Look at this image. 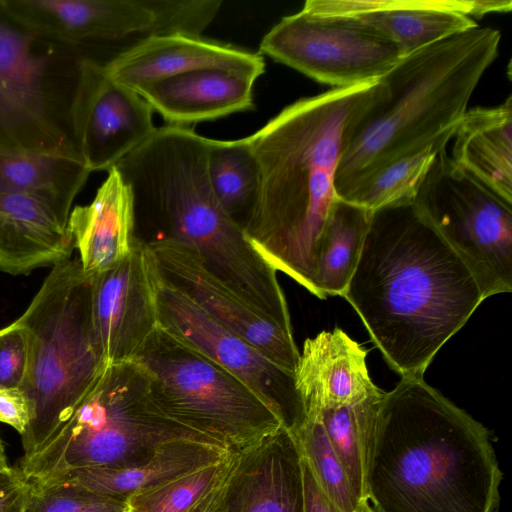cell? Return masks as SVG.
<instances>
[{"label":"cell","mask_w":512,"mask_h":512,"mask_svg":"<svg viewBox=\"0 0 512 512\" xmlns=\"http://www.w3.org/2000/svg\"><path fill=\"white\" fill-rule=\"evenodd\" d=\"M342 296L402 378H423L483 301L466 265L412 202L372 211Z\"/></svg>","instance_id":"cell-1"},{"label":"cell","mask_w":512,"mask_h":512,"mask_svg":"<svg viewBox=\"0 0 512 512\" xmlns=\"http://www.w3.org/2000/svg\"><path fill=\"white\" fill-rule=\"evenodd\" d=\"M377 89L378 82L299 99L247 137L260 188L244 232L276 271L317 297L318 245L338 199V166Z\"/></svg>","instance_id":"cell-2"},{"label":"cell","mask_w":512,"mask_h":512,"mask_svg":"<svg viewBox=\"0 0 512 512\" xmlns=\"http://www.w3.org/2000/svg\"><path fill=\"white\" fill-rule=\"evenodd\" d=\"M502 477L487 428L423 378L384 392L365 466L377 512H497Z\"/></svg>","instance_id":"cell-3"},{"label":"cell","mask_w":512,"mask_h":512,"mask_svg":"<svg viewBox=\"0 0 512 512\" xmlns=\"http://www.w3.org/2000/svg\"><path fill=\"white\" fill-rule=\"evenodd\" d=\"M500 38L499 30L477 25L401 56L349 134L335 179L338 198L383 164L457 128Z\"/></svg>","instance_id":"cell-4"},{"label":"cell","mask_w":512,"mask_h":512,"mask_svg":"<svg viewBox=\"0 0 512 512\" xmlns=\"http://www.w3.org/2000/svg\"><path fill=\"white\" fill-rule=\"evenodd\" d=\"M93 277L78 258L55 264L17 319L28 340L21 389L32 407V420L21 435L20 461L41 450L108 365L94 325Z\"/></svg>","instance_id":"cell-5"},{"label":"cell","mask_w":512,"mask_h":512,"mask_svg":"<svg viewBox=\"0 0 512 512\" xmlns=\"http://www.w3.org/2000/svg\"><path fill=\"white\" fill-rule=\"evenodd\" d=\"M184 439L215 444L159 409L140 364H108L67 421L19 467L34 481L76 468L132 467L147 462L163 444Z\"/></svg>","instance_id":"cell-6"},{"label":"cell","mask_w":512,"mask_h":512,"mask_svg":"<svg viewBox=\"0 0 512 512\" xmlns=\"http://www.w3.org/2000/svg\"><path fill=\"white\" fill-rule=\"evenodd\" d=\"M133 361L170 419L229 451L241 452L284 428L276 412L232 373L160 326Z\"/></svg>","instance_id":"cell-7"},{"label":"cell","mask_w":512,"mask_h":512,"mask_svg":"<svg viewBox=\"0 0 512 512\" xmlns=\"http://www.w3.org/2000/svg\"><path fill=\"white\" fill-rule=\"evenodd\" d=\"M86 56L36 35L0 0V153L82 161L71 106Z\"/></svg>","instance_id":"cell-8"},{"label":"cell","mask_w":512,"mask_h":512,"mask_svg":"<svg viewBox=\"0 0 512 512\" xmlns=\"http://www.w3.org/2000/svg\"><path fill=\"white\" fill-rule=\"evenodd\" d=\"M412 204L466 265L483 300L512 291V203L443 150Z\"/></svg>","instance_id":"cell-9"},{"label":"cell","mask_w":512,"mask_h":512,"mask_svg":"<svg viewBox=\"0 0 512 512\" xmlns=\"http://www.w3.org/2000/svg\"><path fill=\"white\" fill-rule=\"evenodd\" d=\"M259 54L333 88L376 83L401 57L393 43L369 28L303 8L264 35Z\"/></svg>","instance_id":"cell-10"},{"label":"cell","mask_w":512,"mask_h":512,"mask_svg":"<svg viewBox=\"0 0 512 512\" xmlns=\"http://www.w3.org/2000/svg\"><path fill=\"white\" fill-rule=\"evenodd\" d=\"M36 35L62 45L108 49L113 59L139 42L175 33L180 11L173 0H2Z\"/></svg>","instance_id":"cell-11"},{"label":"cell","mask_w":512,"mask_h":512,"mask_svg":"<svg viewBox=\"0 0 512 512\" xmlns=\"http://www.w3.org/2000/svg\"><path fill=\"white\" fill-rule=\"evenodd\" d=\"M152 275L158 326L240 379L276 412L285 429L296 432L305 422L306 412L295 373L273 362L162 282L153 267Z\"/></svg>","instance_id":"cell-12"},{"label":"cell","mask_w":512,"mask_h":512,"mask_svg":"<svg viewBox=\"0 0 512 512\" xmlns=\"http://www.w3.org/2000/svg\"><path fill=\"white\" fill-rule=\"evenodd\" d=\"M105 63L83 58L71 106L74 138L90 172L109 171L157 129L153 108L111 78Z\"/></svg>","instance_id":"cell-13"},{"label":"cell","mask_w":512,"mask_h":512,"mask_svg":"<svg viewBox=\"0 0 512 512\" xmlns=\"http://www.w3.org/2000/svg\"><path fill=\"white\" fill-rule=\"evenodd\" d=\"M156 276L189 298L213 319L257 348L281 367L294 372L300 352L293 333L255 310L209 273L198 255L172 238L145 241Z\"/></svg>","instance_id":"cell-14"},{"label":"cell","mask_w":512,"mask_h":512,"mask_svg":"<svg viewBox=\"0 0 512 512\" xmlns=\"http://www.w3.org/2000/svg\"><path fill=\"white\" fill-rule=\"evenodd\" d=\"M92 310L106 363L133 361L158 327L152 267L143 239L136 237L123 260L94 274Z\"/></svg>","instance_id":"cell-15"},{"label":"cell","mask_w":512,"mask_h":512,"mask_svg":"<svg viewBox=\"0 0 512 512\" xmlns=\"http://www.w3.org/2000/svg\"><path fill=\"white\" fill-rule=\"evenodd\" d=\"M210 512H305L302 455L283 428L236 452Z\"/></svg>","instance_id":"cell-16"},{"label":"cell","mask_w":512,"mask_h":512,"mask_svg":"<svg viewBox=\"0 0 512 512\" xmlns=\"http://www.w3.org/2000/svg\"><path fill=\"white\" fill-rule=\"evenodd\" d=\"M473 6V0H308L303 9L369 28L403 56L476 27Z\"/></svg>","instance_id":"cell-17"},{"label":"cell","mask_w":512,"mask_h":512,"mask_svg":"<svg viewBox=\"0 0 512 512\" xmlns=\"http://www.w3.org/2000/svg\"><path fill=\"white\" fill-rule=\"evenodd\" d=\"M115 81L137 91L140 87L185 72L219 68L256 79L265 71L259 53L205 39L202 36L165 34L149 37L105 63Z\"/></svg>","instance_id":"cell-18"},{"label":"cell","mask_w":512,"mask_h":512,"mask_svg":"<svg viewBox=\"0 0 512 512\" xmlns=\"http://www.w3.org/2000/svg\"><path fill=\"white\" fill-rule=\"evenodd\" d=\"M69 216L35 197L0 192V271L26 275L71 258Z\"/></svg>","instance_id":"cell-19"},{"label":"cell","mask_w":512,"mask_h":512,"mask_svg":"<svg viewBox=\"0 0 512 512\" xmlns=\"http://www.w3.org/2000/svg\"><path fill=\"white\" fill-rule=\"evenodd\" d=\"M255 80L245 73L208 68L161 79L136 92L168 125L186 127L251 110Z\"/></svg>","instance_id":"cell-20"},{"label":"cell","mask_w":512,"mask_h":512,"mask_svg":"<svg viewBox=\"0 0 512 512\" xmlns=\"http://www.w3.org/2000/svg\"><path fill=\"white\" fill-rule=\"evenodd\" d=\"M366 356L367 351L340 328L308 338L295 371L304 407L337 408L375 392Z\"/></svg>","instance_id":"cell-21"},{"label":"cell","mask_w":512,"mask_h":512,"mask_svg":"<svg viewBox=\"0 0 512 512\" xmlns=\"http://www.w3.org/2000/svg\"><path fill=\"white\" fill-rule=\"evenodd\" d=\"M68 229L87 273L104 271L132 251L136 237L130 199L114 167L92 202L71 210Z\"/></svg>","instance_id":"cell-22"},{"label":"cell","mask_w":512,"mask_h":512,"mask_svg":"<svg viewBox=\"0 0 512 512\" xmlns=\"http://www.w3.org/2000/svg\"><path fill=\"white\" fill-rule=\"evenodd\" d=\"M229 452L222 446L208 442L175 440L163 444L151 459L140 465L126 468H76L46 481H68L101 496L127 500L137 491L214 464Z\"/></svg>","instance_id":"cell-23"},{"label":"cell","mask_w":512,"mask_h":512,"mask_svg":"<svg viewBox=\"0 0 512 512\" xmlns=\"http://www.w3.org/2000/svg\"><path fill=\"white\" fill-rule=\"evenodd\" d=\"M453 139L455 163L512 203V96L495 107L467 110Z\"/></svg>","instance_id":"cell-24"},{"label":"cell","mask_w":512,"mask_h":512,"mask_svg":"<svg viewBox=\"0 0 512 512\" xmlns=\"http://www.w3.org/2000/svg\"><path fill=\"white\" fill-rule=\"evenodd\" d=\"M90 173L82 161L65 156L0 153V192L35 197L66 215Z\"/></svg>","instance_id":"cell-25"},{"label":"cell","mask_w":512,"mask_h":512,"mask_svg":"<svg viewBox=\"0 0 512 512\" xmlns=\"http://www.w3.org/2000/svg\"><path fill=\"white\" fill-rule=\"evenodd\" d=\"M372 211L338 198L323 228L317 253L318 297L342 296L357 266Z\"/></svg>","instance_id":"cell-26"},{"label":"cell","mask_w":512,"mask_h":512,"mask_svg":"<svg viewBox=\"0 0 512 512\" xmlns=\"http://www.w3.org/2000/svg\"><path fill=\"white\" fill-rule=\"evenodd\" d=\"M207 174L222 210L243 230L257 202L260 173L248 138L210 141Z\"/></svg>","instance_id":"cell-27"},{"label":"cell","mask_w":512,"mask_h":512,"mask_svg":"<svg viewBox=\"0 0 512 512\" xmlns=\"http://www.w3.org/2000/svg\"><path fill=\"white\" fill-rule=\"evenodd\" d=\"M456 128L383 164L367 175L345 199L369 211L412 202L435 157L446 150Z\"/></svg>","instance_id":"cell-28"},{"label":"cell","mask_w":512,"mask_h":512,"mask_svg":"<svg viewBox=\"0 0 512 512\" xmlns=\"http://www.w3.org/2000/svg\"><path fill=\"white\" fill-rule=\"evenodd\" d=\"M384 391L377 389L365 399L337 408H306L321 422L329 443L350 483L362 500L366 497L365 466L370 430Z\"/></svg>","instance_id":"cell-29"},{"label":"cell","mask_w":512,"mask_h":512,"mask_svg":"<svg viewBox=\"0 0 512 512\" xmlns=\"http://www.w3.org/2000/svg\"><path fill=\"white\" fill-rule=\"evenodd\" d=\"M293 435L317 484L337 512H369L371 504L355 493L319 419L306 415Z\"/></svg>","instance_id":"cell-30"},{"label":"cell","mask_w":512,"mask_h":512,"mask_svg":"<svg viewBox=\"0 0 512 512\" xmlns=\"http://www.w3.org/2000/svg\"><path fill=\"white\" fill-rule=\"evenodd\" d=\"M30 482L25 512H80L117 499L95 494L68 481L30 480Z\"/></svg>","instance_id":"cell-31"},{"label":"cell","mask_w":512,"mask_h":512,"mask_svg":"<svg viewBox=\"0 0 512 512\" xmlns=\"http://www.w3.org/2000/svg\"><path fill=\"white\" fill-rule=\"evenodd\" d=\"M27 368V334L15 320L0 329V388H21Z\"/></svg>","instance_id":"cell-32"},{"label":"cell","mask_w":512,"mask_h":512,"mask_svg":"<svg viewBox=\"0 0 512 512\" xmlns=\"http://www.w3.org/2000/svg\"><path fill=\"white\" fill-rule=\"evenodd\" d=\"M31 482L20 469L10 465L0 470V512H25Z\"/></svg>","instance_id":"cell-33"},{"label":"cell","mask_w":512,"mask_h":512,"mask_svg":"<svg viewBox=\"0 0 512 512\" xmlns=\"http://www.w3.org/2000/svg\"><path fill=\"white\" fill-rule=\"evenodd\" d=\"M32 420L31 404L21 388H0V422L22 435Z\"/></svg>","instance_id":"cell-34"},{"label":"cell","mask_w":512,"mask_h":512,"mask_svg":"<svg viewBox=\"0 0 512 512\" xmlns=\"http://www.w3.org/2000/svg\"><path fill=\"white\" fill-rule=\"evenodd\" d=\"M302 470L305 494V512H337L321 491L303 456Z\"/></svg>","instance_id":"cell-35"},{"label":"cell","mask_w":512,"mask_h":512,"mask_svg":"<svg viewBox=\"0 0 512 512\" xmlns=\"http://www.w3.org/2000/svg\"><path fill=\"white\" fill-rule=\"evenodd\" d=\"M227 474L219 483H217L211 490H209L197 502H195L193 506L186 512H210L220 497L222 486Z\"/></svg>","instance_id":"cell-36"},{"label":"cell","mask_w":512,"mask_h":512,"mask_svg":"<svg viewBox=\"0 0 512 512\" xmlns=\"http://www.w3.org/2000/svg\"><path fill=\"white\" fill-rule=\"evenodd\" d=\"M80 512H129V506L127 500L117 498L104 504L84 509Z\"/></svg>","instance_id":"cell-37"},{"label":"cell","mask_w":512,"mask_h":512,"mask_svg":"<svg viewBox=\"0 0 512 512\" xmlns=\"http://www.w3.org/2000/svg\"><path fill=\"white\" fill-rule=\"evenodd\" d=\"M8 460L3 442L0 440V470L8 467Z\"/></svg>","instance_id":"cell-38"},{"label":"cell","mask_w":512,"mask_h":512,"mask_svg":"<svg viewBox=\"0 0 512 512\" xmlns=\"http://www.w3.org/2000/svg\"><path fill=\"white\" fill-rule=\"evenodd\" d=\"M369 512H377L373 507H371Z\"/></svg>","instance_id":"cell-39"},{"label":"cell","mask_w":512,"mask_h":512,"mask_svg":"<svg viewBox=\"0 0 512 512\" xmlns=\"http://www.w3.org/2000/svg\"><path fill=\"white\" fill-rule=\"evenodd\" d=\"M129 512H132V511L129 509Z\"/></svg>","instance_id":"cell-40"}]
</instances>
